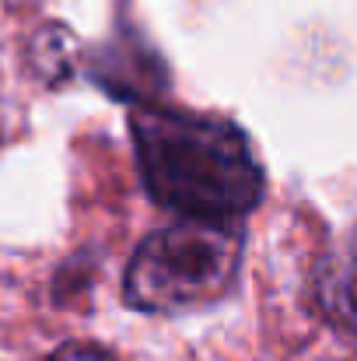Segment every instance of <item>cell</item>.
<instances>
[{"mask_svg":"<svg viewBox=\"0 0 357 361\" xmlns=\"http://www.w3.org/2000/svg\"><path fill=\"white\" fill-rule=\"evenodd\" d=\"M130 133L154 204L193 221L235 225L263 200V165L232 120L140 102Z\"/></svg>","mask_w":357,"mask_h":361,"instance_id":"cell-1","label":"cell"},{"mask_svg":"<svg viewBox=\"0 0 357 361\" xmlns=\"http://www.w3.org/2000/svg\"><path fill=\"white\" fill-rule=\"evenodd\" d=\"M242 235L235 225L182 218L137 245L123 298L140 312H189L221 302L235 284Z\"/></svg>","mask_w":357,"mask_h":361,"instance_id":"cell-2","label":"cell"},{"mask_svg":"<svg viewBox=\"0 0 357 361\" xmlns=\"http://www.w3.org/2000/svg\"><path fill=\"white\" fill-rule=\"evenodd\" d=\"M312 298L330 326L357 341V232L333 242L312 277Z\"/></svg>","mask_w":357,"mask_h":361,"instance_id":"cell-3","label":"cell"},{"mask_svg":"<svg viewBox=\"0 0 357 361\" xmlns=\"http://www.w3.org/2000/svg\"><path fill=\"white\" fill-rule=\"evenodd\" d=\"M49 361H116V358H113L106 348H99V344H81V341H74V344L56 348Z\"/></svg>","mask_w":357,"mask_h":361,"instance_id":"cell-4","label":"cell"}]
</instances>
